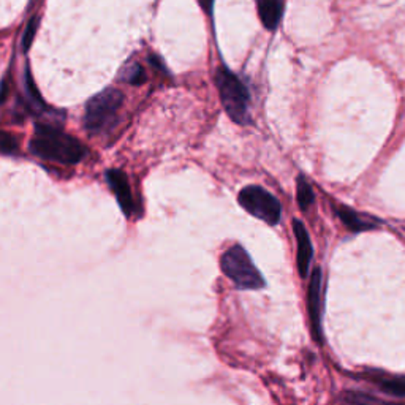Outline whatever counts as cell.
Returning <instances> with one entry per match:
<instances>
[{"mask_svg": "<svg viewBox=\"0 0 405 405\" xmlns=\"http://www.w3.org/2000/svg\"><path fill=\"white\" fill-rule=\"evenodd\" d=\"M29 151L40 159L61 165H76L87 155V147L80 140L59 127L46 124H35Z\"/></svg>", "mask_w": 405, "mask_h": 405, "instance_id": "6da1fadb", "label": "cell"}, {"mask_svg": "<svg viewBox=\"0 0 405 405\" xmlns=\"http://www.w3.org/2000/svg\"><path fill=\"white\" fill-rule=\"evenodd\" d=\"M124 105V94L108 87L89 98L84 111V127L89 133L98 135L111 130L118 122L119 109Z\"/></svg>", "mask_w": 405, "mask_h": 405, "instance_id": "7a4b0ae2", "label": "cell"}, {"mask_svg": "<svg viewBox=\"0 0 405 405\" xmlns=\"http://www.w3.org/2000/svg\"><path fill=\"white\" fill-rule=\"evenodd\" d=\"M215 86L219 89L220 100L225 111L233 122L244 125L250 122V96L245 86L227 67H220L215 73Z\"/></svg>", "mask_w": 405, "mask_h": 405, "instance_id": "3957f363", "label": "cell"}, {"mask_svg": "<svg viewBox=\"0 0 405 405\" xmlns=\"http://www.w3.org/2000/svg\"><path fill=\"white\" fill-rule=\"evenodd\" d=\"M220 266H222L223 274L239 290H259V288L265 287V278H263L261 272L256 270L249 254L239 244L231 245L228 250L223 252Z\"/></svg>", "mask_w": 405, "mask_h": 405, "instance_id": "277c9868", "label": "cell"}, {"mask_svg": "<svg viewBox=\"0 0 405 405\" xmlns=\"http://www.w3.org/2000/svg\"><path fill=\"white\" fill-rule=\"evenodd\" d=\"M238 201L247 212L267 225H277L282 215V206L274 195L260 186L244 187L238 195Z\"/></svg>", "mask_w": 405, "mask_h": 405, "instance_id": "5b68a950", "label": "cell"}, {"mask_svg": "<svg viewBox=\"0 0 405 405\" xmlns=\"http://www.w3.org/2000/svg\"><path fill=\"white\" fill-rule=\"evenodd\" d=\"M307 310L310 323H312V334L314 339L322 344L323 333H322V270L317 267L310 277L309 288H307Z\"/></svg>", "mask_w": 405, "mask_h": 405, "instance_id": "8992f818", "label": "cell"}, {"mask_svg": "<svg viewBox=\"0 0 405 405\" xmlns=\"http://www.w3.org/2000/svg\"><path fill=\"white\" fill-rule=\"evenodd\" d=\"M107 181L109 184V187H111L113 193L116 195V199H118L122 212L127 215V217H130V215L135 212L136 208L127 175L120 170H109L107 173Z\"/></svg>", "mask_w": 405, "mask_h": 405, "instance_id": "52a82bcc", "label": "cell"}, {"mask_svg": "<svg viewBox=\"0 0 405 405\" xmlns=\"http://www.w3.org/2000/svg\"><path fill=\"white\" fill-rule=\"evenodd\" d=\"M293 233L298 244V271L299 276L304 278L307 276L310 260H312L314 255V247L312 243H310V236L307 233V230L304 227L301 220H293Z\"/></svg>", "mask_w": 405, "mask_h": 405, "instance_id": "ba28073f", "label": "cell"}, {"mask_svg": "<svg viewBox=\"0 0 405 405\" xmlns=\"http://www.w3.org/2000/svg\"><path fill=\"white\" fill-rule=\"evenodd\" d=\"M362 377H364L367 382L377 385L383 393L391 394V396H401V397L405 396V377L391 375V373L377 372V371L362 373Z\"/></svg>", "mask_w": 405, "mask_h": 405, "instance_id": "9c48e42d", "label": "cell"}, {"mask_svg": "<svg viewBox=\"0 0 405 405\" xmlns=\"http://www.w3.org/2000/svg\"><path fill=\"white\" fill-rule=\"evenodd\" d=\"M336 212H338L339 219L342 220V223H344L350 231H355V233L373 230L378 225L377 219H373L367 214L356 212V211H353V209H350L347 206H338L336 208Z\"/></svg>", "mask_w": 405, "mask_h": 405, "instance_id": "30bf717a", "label": "cell"}, {"mask_svg": "<svg viewBox=\"0 0 405 405\" xmlns=\"http://www.w3.org/2000/svg\"><path fill=\"white\" fill-rule=\"evenodd\" d=\"M259 14L263 25L266 29L274 30L282 18V2L281 0H256Z\"/></svg>", "mask_w": 405, "mask_h": 405, "instance_id": "8fae6325", "label": "cell"}, {"mask_svg": "<svg viewBox=\"0 0 405 405\" xmlns=\"http://www.w3.org/2000/svg\"><path fill=\"white\" fill-rule=\"evenodd\" d=\"M25 92H28V98H29V107H32L34 111L36 113H41L43 109H48V107H46L45 100L41 98L40 92L36 91L35 87V83L32 80V75H30L29 72V67L28 70H25Z\"/></svg>", "mask_w": 405, "mask_h": 405, "instance_id": "7c38bea8", "label": "cell"}, {"mask_svg": "<svg viewBox=\"0 0 405 405\" xmlns=\"http://www.w3.org/2000/svg\"><path fill=\"white\" fill-rule=\"evenodd\" d=\"M296 190H298L296 197H298L299 208H301V211H309V208L312 206L315 201V195H314L312 187H310V184L304 179V176L298 177Z\"/></svg>", "mask_w": 405, "mask_h": 405, "instance_id": "4fadbf2b", "label": "cell"}, {"mask_svg": "<svg viewBox=\"0 0 405 405\" xmlns=\"http://www.w3.org/2000/svg\"><path fill=\"white\" fill-rule=\"evenodd\" d=\"M120 80L131 84V86H141L146 83L147 75L140 64H129L120 72Z\"/></svg>", "mask_w": 405, "mask_h": 405, "instance_id": "5bb4252c", "label": "cell"}, {"mask_svg": "<svg viewBox=\"0 0 405 405\" xmlns=\"http://www.w3.org/2000/svg\"><path fill=\"white\" fill-rule=\"evenodd\" d=\"M18 147H19L18 140L14 138L12 133H8V131H3L2 140H0V149H2V154L3 155L17 154Z\"/></svg>", "mask_w": 405, "mask_h": 405, "instance_id": "9a60e30c", "label": "cell"}, {"mask_svg": "<svg viewBox=\"0 0 405 405\" xmlns=\"http://www.w3.org/2000/svg\"><path fill=\"white\" fill-rule=\"evenodd\" d=\"M39 18L34 17L30 18V21L28 23V25H25V32H24V36H23V51H29L30 45H32L34 41V36L36 34V30H39Z\"/></svg>", "mask_w": 405, "mask_h": 405, "instance_id": "2e32d148", "label": "cell"}, {"mask_svg": "<svg viewBox=\"0 0 405 405\" xmlns=\"http://www.w3.org/2000/svg\"><path fill=\"white\" fill-rule=\"evenodd\" d=\"M340 401L347 404H375V402H380V399L367 396V394H361V393H347L342 396Z\"/></svg>", "mask_w": 405, "mask_h": 405, "instance_id": "e0dca14e", "label": "cell"}, {"mask_svg": "<svg viewBox=\"0 0 405 405\" xmlns=\"http://www.w3.org/2000/svg\"><path fill=\"white\" fill-rule=\"evenodd\" d=\"M199 7H201L208 14H212L214 10V0H198Z\"/></svg>", "mask_w": 405, "mask_h": 405, "instance_id": "ac0fdd59", "label": "cell"}, {"mask_svg": "<svg viewBox=\"0 0 405 405\" xmlns=\"http://www.w3.org/2000/svg\"><path fill=\"white\" fill-rule=\"evenodd\" d=\"M149 62H151V64H154L157 68H160L162 72H165V70H166L165 65L162 64L160 59H159V57H157V56H151V57H149Z\"/></svg>", "mask_w": 405, "mask_h": 405, "instance_id": "d6986e66", "label": "cell"}, {"mask_svg": "<svg viewBox=\"0 0 405 405\" xmlns=\"http://www.w3.org/2000/svg\"><path fill=\"white\" fill-rule=\"evenodd\" d=\"M7 94H8V83H7V78H5L2 83V98H0V102L2 103H5V100H7Z\"/></svg>", "mask_w": 405, "mask_h": 405, "instance_id": "ffe728a7", "label": "cell"}]
</instances>
